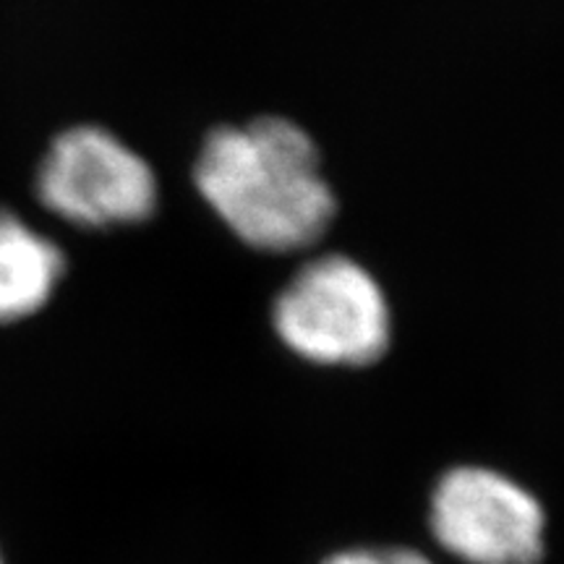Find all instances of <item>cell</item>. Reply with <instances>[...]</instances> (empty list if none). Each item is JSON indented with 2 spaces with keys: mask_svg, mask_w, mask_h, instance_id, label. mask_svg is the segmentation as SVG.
Segmentation results:
<instances>
[{
  "mask_svg": "<svg viewBox=\"0 0 564 564\" xmlns=\"http://www.w3.org/2000/svg\"><path fill=\"white\" fill-rule=\"evenodd\" d=\"M37 196L53 215L82 228L141 223L158 207L150 162L100 126L63 131L37 173Z\"/></svg>",
  "mask_w": 564,
  "mask_h": 564,
  "instance_id": "cell-3",
  "label": "cell"
},
{
  "mask_svg": "<svg viewBox=\"0 0 564 564\" xmlns=\"http://www.w3.org/2000/svg\"><path fill=\"white\" fill-rule=\"evenodd\" d=\"M0 564H3V562H0Z\"/></svg>",
  "mask_w": 564,
  "mask_h": 564,
  "instance_id": "cell-7",
  "label": "cell"
},
{
  "mask_svg": "<svg viewBox=\"0 0 564 564\" xmlns=\"http://www.w3.org/2000/svg\"><path fill=\"white\" fill-rule=\"evenodd\" d=\"M274 329L288 348L314 364L366 366L390 343V308L361 264L322 257L301 267L274 301Z\"/></svg>",
  "mask_w": 564,
  "mask_h": 564,
  "instance_id": "cell-2",
  "label": "cell"
},
{
  "mask_svg": "<svg viewBox=\"0 0 564 564\" xmlns=\"http://www.w3.org/2000/svg\"><path fill=\"white\" fill-rule=\"evenodd\" d=\"M194 181L217 217L262 251L306 249L335 215L314 141L280 118L212 131Z\"/></svg>",
  "mask_w": 564,
  "mask_h": 564,
  "instance_id": "cell-1",
  "label": "cell"
},
{
  "mask_svg": "<svg viewBox=\"0 0 564 564\" xmlns=\"http://www.w3.org/2000/svg\"><path fill=\"white\" fill-rule=\"evenodd\" d=\"M429 525L444 552L465 564H541L546 554L539 499L481 465H460L440 478Z\"/></svg>",
  "mask_w": 564,
  "mask_h": 564,
  "instance_id": "cell-4",
  "label": "cell"
},
{
  "mask_svg": "<svg viewBox=\"0 0 564 564\" xmlns=\"http://www.w3.org/2000/svg\"><path fill=\"white\" fill-rule=\"evenodd\" d=\"M322 564H434L413 549H348L324 560Z\"/></svg>",
  "mask_w": 564,
  "mask_h": 564,
  "instance_id": "cell-6",
  "label": "cell"
},
{
  "mask_svg": "<svg viewBox=\"0 0 564 564\" xmlns=\"http://www.w3.org/2000/svg\"><path fill=\"white\" fill-rule=\"evenodd\" d=\"M66 272L63 251L9 209H0V324L26 319L53 299Z\"/></svg>",
  "mask_w": 564,
  "mask_h": 564,
  "instance_id": "cell-5",
  "label": "cell"
}]
</instances>
